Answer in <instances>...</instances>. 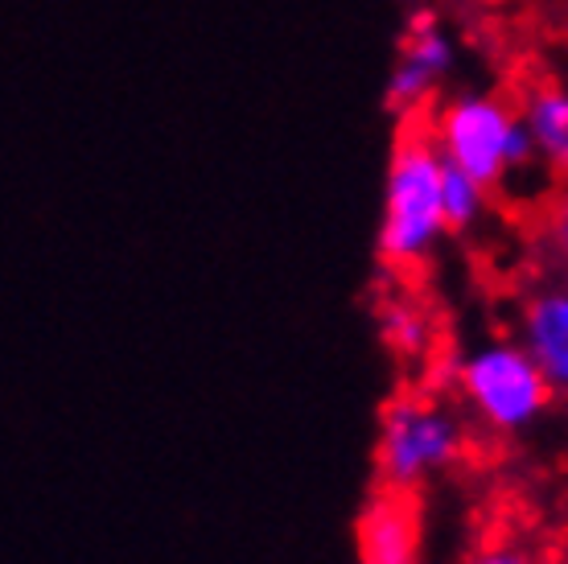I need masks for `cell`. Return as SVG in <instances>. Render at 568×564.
I'll list each match as a JSON object with an SVG mask.
<instances>
[{
    "instance_id": "5",
    "label": "cell",
    "mask_w": 568,
    "mask_h": 564,
    "mask_svg": "<svg viewBox=\"0 0 568 564\" xmlns=\"http://www.w3.org/2000/svg\"><path fill=\"white\" fill-rule=\"evenodd\" d=\"M454 67H457L454 33L440 26V17L428 13V9L413 13L404 38H399L396 62H392L384 83L387 108L399 112L404 120H420L437 103L440 87L449 83Z\"/></svg>"
},
{
    "instance_id": "10",
    "label": "cell",
    "mask_w": 568,
    "mask_h": 564,
    "mask_svg": "<svg viewBox=\"0 0 568 564\" xmlns=\"http://www.w3.org/2000/svg\"><path fill=\"white\" fill-rule=\"evenodd\" d=\"M440 202H445L449 231H469V226L483 223L486 207H490V190L454 165H440Z\"/></svg>"
},
{
    "instance_id": "1",
    "label": "cell",
    "mask_w": 568,
    "mask_h": 564,
    "mask_svg": "<svg viewBox=\"0 0 568 564\" xmlns=\"http://www.w3.org/2000/svg\"><path fill=\"white\" fill-rule=\"evenodd\" d=\"M420 124L428 141L437 144L440 161L478 178L486 190L511 185L524 173L544 170L536 144L527 137L524 112L495 91H462L445 103H433L420 115Z\"/></svg>"
},
{
    "instance_id": "6",
    "label": "cell",
    "mask_w": 568,
    "mask_h": 564,
    "mask_svg": "<svg viewBox=\"0 0 568 564\" xmlns=\"http://www.w3.org/2000/svg\"><path fill=\"white\" fill-rule=\"evenodd\" d=\"M358 564H420V507L413 494L379 491L355 523Z\"/></svg>"
},
{
    "instance_id": "12",
    "label": "cell",
    "mask_w": 568,
    "mask_h": 564,
    "mask_svg": "<svg viewBox=\"0 0 568 564\" xmlns=\"http://www.w3.org/2000/svg\"><path fill=\"white\" fill-rule=\"evenodd\" d=\"M548 240H552L556 255L568 264V190L552 202V211H548Z\"/></svg>"
},
{
    "instance_id": "8",
    "label": "cell",
    "mask_w": 568,
    "mask_h": 564,
    "mask_svg": "<svg viewBox=\"0 0 568 564\" xmlns=\"http://www.w3.org/2000/svg\"><path fill=\"white\" fill-rule=\"evenodd\" d=\"M527 124V137L536 144L540 165L552 178L568 182V87H536L519 103Z\"/></svg>"
},
{
    "instance_id": "7",
    "label": "cell",
    "mask_w": 568,
    "mask_h": 564,
    "mask_svg": "<svg viewBox=\"0 0 568 564\" xmlns=\"http://www.w3.org/2000/svg\"><path fill=\"white\" fill-rule=\"evenodd\" d=\"M515 342L531 354L552 395H568V284H544L527 296Z\"/></svg>"
},
{
    "instance_id": "3",
    "label": "cell",
    "mask_w": 568,
    "mask_h": 564,
    "mask_svg": "<svg viewBox=\"0 0 568 564\" xmlns=\"http://www.w3.org/2000/svg\"><path fill=\"white\" fill-rule=\"evenodd\" d=\"M469 429L454 404L433 392H399L379 412L375 474L384 491L416 494L466 457Z\"/></svg>"
},
{
    "instance_id": "9",
    "label": "cell",
    "mask_w": 568,
    "mask_h": 564,
    "mask_svg": "<svg viewBox=\"0 0 568 564\" xmlns=\"http://www.w3.org/2000/svg\"><path fill=\"white\" fill-rule=\"evenodd\" d=\"M379 330L384 342L404 359H425L433 346V322L413 296H392L379 305Z\"/></svg>"
},
{
    "instance_id": "13",
    "label": "cell",
    "mask_w": 568,
    "mask_h": 564,
    "mask_svg": "<svg viewBox=\"0 0 568 564\" xmlns=\"http://www.w3.org/2000/svg\"><path fill=\"white\" fill-rule=\"evenodd\" d=\"M478 4H490V9H503V4H519V0H478Z\"/></svg>"
},
{
    "instance_id": "2",
    "label": "cell",
    "mask_w": 568,
    "mask_h": 564,
    "mask_svg": "<svg viewBox=\"0 0 568 564\" xmlns=\"http://www.w3.org/2000/svg\"><path fill=\"white\" fill-rule=\"evenodd\" d=\"M440 153L428 141L420 120H404L384 178V214H379V260L392 272L420 269L437 243L449 235L440 202Z\"/></svg>"
},
{
    "instance_id": "4",
    "label": "cell",
    "mask_w": 568,
    "mask_h": 564,
    "mask_svg": "<svg viewBox=\"0 0 568 564\" xmlns=\"http://www.w3.org/2000/svg\"><path fill=\"white\" fill-rule=\"evenodd\" d=\"M454 383L466 409L490 433H524L552 404V387L515 339H490L469 346L454 367Z\"/></svg>"
},
{
    "instance_id": "11",
    "label": "cell",
    "mask_w": 568,
    "mask_h": 564,
    "mask_svg": "<svg viewBox=\"0 0 568 564\" xmlns=\"http://www.w3.org/2000/svg\"><path fill=\"white\" fill-rule=\"evenodd\" d=\"M466 564H544L540 556L515 540H495V544H483L478 552H469Z\"/></svg>"
}]
</instances>
